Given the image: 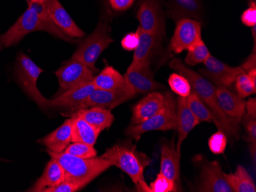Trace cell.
I'll return each mask as SVG.
<instances>
[{
  "label": "cell",
  "instance_id": "6da1fadb",
  "mask_svg": "<svg viewBox=\"0 0 256 192\" xmlns=\"http://www.w3.org/2000/svg\"><path fill=\"white\" fill-rule=\"evenodd\" d=\"M169 66L171 69L188 79L192 91L196 93L212 112L215 117L214 123L218 130L224 132L228 137L238 138L240 133V122L236 119L228 117L221 110L216 95V87L202 74L186 66L180 59L174 58L169 63Z\"/></svg>",
  "mask_w": 256,
  "mask_h": 192
},
{
  "label": "cell",
  "instance_id": "7a4b0ae2",
  "mask_svg": "<svg viewBox=\"0 0 256 192\" xmlns=\"http://www.w3.org/2000/svg\"><path fill=\"white\" fill-rule=\"evenodd\" d=\"M102 157L112 162L113 166H117L130 176L138 192H151L144 177V169L150 163V160L144 153L138 152L136 146L128 142L118 143L108 149Z\"/></svg>",
  "mask_w": 256,
  "mask_h": 192
},
{
  "label": "cell",
  "instance_id": "3957f363",
  "mask_svg": "<svg viewBox=\"0 0 256 192\" xmlns=\"http://www.w3.org/2000/svg\"><path fill=\"white\" fill-rule=\"evenodd\" d=\"M46 152L51 158L57 160L64 169V180L79 183L84 186L106 172L110 166H113L112 162L102 156L84 159L66 152L54 153L48 150H46Z\"/></svg>",
  "mask_w": 256,
  "mask_h": 192
},
{
  "label": "cell",
  "instance_id": "277c9868",
  "mask_svg": "<svg viewBox=\"0 0 256 192\" xmlns=\"http://www.w3.org/2000/svg\"><path fill=\"white\" fill-rule=\"evenodd\" d=\"M37 31H46L64 41H73L72 38L67 36L61 30L54 29L44 23L36 11L30 5L16 22L0 36V41L4 48H8L18 44L26 35Z\"/></svg>",
  "mask_w": 256,
  "mask_h": 192
},
{
  "label": "cell",
  "instance_id": "5b68a950",
  "mask_svg": "<svg viewBox=\"0 0 256 192\" xmlns=\"http://www.w3.org/2000/svg\"><path fill=\"white\" fill-rule=\"evenodd\" d=\"M26 54L20 52L17 55L15 66V77L23 91L42 110L51 108V100L46 98L37 87V81L43 72Z\"/></svg>",
  "mask_w": 256,
  "mask_h": 192
},
{
  "label": "cell",
  "instance_id": "8992f818",
  "mask_svg": "<svg viewBox=\"0 0 256 192\" xmlns=\"http://www.w3.org/2000/svg\"><path fill=\"white\" fill-rule=\"evenodd\" d=\"M110 31L108 21H100L94 31L80 43L72 58L86 64L94 72H98L96 61L102 52L114 41Z\"/></svg>",
  "mask_w": 256,
  "mask_h": 192
},
{
  "label": "cell",
  "instance_id": "52a82bcc",
  "mask_svg": "<svg viewBox=\"0 0 256 192\" xmlns=\"http://www.w3.org/2000/svg\"><path fill=\"white\" fill-rule=\"evenodd\" d=\"M166 104L165 107L155 114L153 117L146 120L143 123L132 125L130 124L125 130V134L130 138L139 140L140 137L146 132L160 130H176L178 120H176V102L174 96L170 92L166 93L165 95Z\"/></svg>",
  "mask_w": 256,
  "mask_h": 192
},
{
  "label": "cell",
  "instance_id": "ba28073f",
  "mask_svg": "<svg viewBox=\"0 0 256 192\" xmlns=\"http://www.w3.org/2000/svg\"><path fill=\"white\" fill-rule=\"evenodd\" d=\"M136 95V94L134 89L128 84L122 88L114 90L96 89L84 102L70 112L73 113L82 109L90 108L92 107H99L108 110H112L133 98Z\"/></svg>",
  "mask_w": 256,
  "mask_h": 192
},
{
  "label": "cell",
  "instance_id": "9c48e42d",
  "mask_svg": "<svg viewBox=\"0 0 256 192\" xmlns=\"http://www.w3.org/2000/svg\"><path fill=\"white\" fill-rule=\"evenodd\" d=\"M140 28L145 32L161 37L166 34L164 14L159 0H143L136 15Z\"/></svg>",
  "mask_w": 256,
  "mask_h": 192
},
{
  "label": "cell",
  "instance_id": "30bf717a",
  "mask_svg": "<svg viewBox=\"0 0 256 192\" xmlns=\"http://www.w3.org/2000/svg\"><path fill=\"white\" fill-rule=\"evenodd\" d=\"M150 60H146L136 64H130L124 75L126 82L136 94H148L164 88V85L155 81L150 69Z\"/></svg>",
  "mask_w": 256,
  "mask_h": 192
},
{
  "label": "cell",
  "instance_id": "8fae6325",
  "mask_svg": "<svg viewBox=\"0 0 256 192\" xmlns=\"http://www.w3.org/2000/svg\"><path fill=\"white\" fill-rule=\"evenodd\" d=\"M204 68L200 69V74L218 87H230L235 83L237 76L246 72L241 66L231 67L212 54L204 61Z\"/></svg>",
  "mask_w": 256,
  "mask_h": 192
},
{
  "label": "cell",
  "instance_id": "7c38bea8",
  "mask_svg": "<svg viewBox=\"0 0 256 192\" xmlns=\"http://www.w3.org/2000/svg\"><path fill=\"white\" fill-rule=\"evenodd\" d=\"M60 87L67 90L76 86L90 82L94 79V71L77 60L66 61L56 72Z\"/></svg>",
  "mask_w": 256,
  "mask_h": 192
},
{
  "label": "cell",
  "instance_id": "4fadbf2b",
  "mask_svg": "<svg viewBox=\"0 0 256 192\" xmlns=\"http://www.w3.org/2000/svg\"><path fill=\"white\" fill-rule=\"evenodd\" d=\"M202 40L201 23L191 18H182L176 21V26L171 38V50L176 54L188 50Z\"/></svg>",
  "mask_w": 256,
  "mask_h": 192
},
{
  "label": "cell",
  "instance_id": "5bb4252c",
  "mask_svg": "<svg viewBox=\"0 0 256 192\" xmlns=\"http://www.w3.org/2000/svg\"><path fill=\"white\" fill-rule=\"evenodd\" d=\"M46 8L53 23L70 38H82L86 33L71 18L58 0H46Z\"/></svg>",
  "mask_w": 256,
  "mask_h": 192
},
{
  "label": "cell",
  "instance_id": "9a60e30c",
  "mask_svg": "<svg viewBox=\"0 0 256 192\" xmlns=\"http://www.w3.org/2000/svg\"><path fill=\"white\" fill-rule=\"evenodd\" d=\"M200 179V192H234L224 177L222 168L217 162L208 163L204 166Z\"/></svg>",
  "mask_w": 256,
  "mask_h": 192
},
{
  "label": "cell",
  "instance_id": "2e32d148",
  "mask_svg": "<svg viewBox=\"0 0 256 192\" xmlns=\"http://www.w3.org/2000/svg\"><path fill=\"white\" fill-rule=\"evenodd\" d=\"M166 104L165 96L160 93H148L142 100L134 107L130 124L136 125L146 121L158 114Z\"/></svg>",
  "mask_w": 256,
  "mask_h": 192
},
{
  "label": "cell",
  "instance_id": "e0dca14e",
  "mask_svg": "<svg viewBox=\"0 0 256 192\" xmlns=\"http://www.w3.org/2000/svg\"><path fill=\"white\" fill-rule=\"evenodd\" d=\"M96 90L94 84L90 82L76 86L72 88L64 90V92L51 100V107L68 109L69 112L74 110L76 107L88 97V96Z\"/></svg>",
  "mask_w": 256,
  "mask_h": 192
},
{
  "label": "cell",
  "instance_id": "ac0fdd59",
  "mask_svg": "<svg viewBox=\"0 0 256 192\" xmlns=\"http://www.w3.org/2000/svg\"><path fill=\"white\" fill-rule=\"evenodd\" d=\"M216 95L218 106L224 114L241 121L246 114V101L226 87H217Z\"/></svg>",
  "mask_w": 256,
  "mask_h": 192
},
{
  "label": "cell",
  "instance_id": "d6986e66",
  "mask_svg": "<svg viewBox=\"0 0 256 192\" xmlns=\"http://www.w3.org/2000/svg\"><path fill=\"white\" fill-rule=\"evenodd\" d=\"M176 120H178L176 130L178 131L176 150L178 153H180L182 142L188 137V134L194 130V127L200 123L190 109L186 97H180V96L178 97Z\"/></svg>",
  "mask_w": 256,
  "mask_h": 192
},
{
  "label": "cell",
  "instance_id": "ffe728a7",
  "mask_svg": "<svg viewBox=\"0 0 256 192\" xmlns=\"http://www.w3.org/2000/svg\"><path fill=\"white\" fill-rule=\"evenodd\" d=\"M168 8L169 16L176 21L182 18L200 19L202 14L201 0H168Z\"/></svg>",
  "mask_w": 256,
  "mask_h": 192
},
{
  "label": "cell",
  "instance_id": "44dd1931",
  "mask_svg": "<svg viewBox=\"0 0 256 192\" xmlns=\"http://www.w3.org/2000/svg\"><path fill=\"white\" fill-rule=\"evenodd\" d=\"M72 142V119H67L62 125L47 135L37 143L54 153L64 152Z\"/></svg>",
  "mask_w": 256,
  "mask_h": 192
},
{
  "label": "cell",
  "instance_id": "7402d4cb",
  "mask_svg": "<svg viewBox=\"0 0 256 192\" xmlns=\"http://www.w3.org/2000/svg\"><path fill=\"white\" fill-rule=\"evenodd\" d=\"M64 179V171L57 160L52 158L46 165L41 177L36 182L34 186L28 192H42L47 188L53 187L60 184Z\"/></svg>",
  "mask_w": 256,
  "mask_h": 192
},
{
  "label": "cell",
  "instance_id": "603a6c76",
  "mask_svg": "<svg viewBox=\"0 0 256 192\" xmlns=\"http://www.w3.org/2000/svg\"><path fill=\"white\" fill-rule=\"evenodd\" d=\"M180 153L169 145L161 148L160 170V173L178 184L180 173Z\"/></svg>",
  "mask_w": 256,
  "mask_h": 192
},
{
  "label": "cell",
  "instance_id": "cb8c5ba5",
  "mask_svg": "<svg viewBox=\"0 0 256 192\" xmlns=\"http://www.w3.org/2000/svg\"><path fill=\"white\" fill-rule=\"evenodd\" d=\"M71 119L72 142L94 146L100 133L76 112L72 113Z\"/></svg>",
  "mask_w": 256,
  "mask_h": 192
},
{
  "label": "cell",
  "instance_id": "d4e9b609",
  "mask_svg": "<svg viewBox=\"0 0 256 192\" xmlns=\"http://www.w3.org/2000/svg\"><path fill=\"white\" fill-rule=\"evenodd\" d=\"M76 112L99 133L112 127L114 120V117L110 110L102 107H92L82 109Z\"/></svg>",
  "mask_w": 256,
  "mask_h": 192
},
{
  "label": "cell",
  "instance_id": "484cf974",
  "mask_svg": "<svg viewBox=\"0 0 256 192\" xmlns=\"http://www.w3.org/2000/svg\"><path fill=\"white\" fill-rule=\"evenodd\" d=\"M92 83L96 89L104 90H118L128 84L124 75L108 64H106L104 68L94 77Z\"/></svg>",
  "mask_w": 256,
  "mask_h": 192
},
{
  "label": "cell",
  "instance_id": "4316f807",
  "mask_svg": "<svg viewBox=\"0 0 256 192\" xmlns=\"http://www.w3.org/2000/svg\"><path fill=\"white\" fill-rule=\"evenodd\" d=\"M136 31L139 35V44L134 50L132 64L146 60H151L158 48L159 40L160 38V37L145 32L140 27H138Z\"/></svg>",
  "mask_w": 256,
  "mask_h": 192
},
{
  "label": "cell",
  "instance_id": "83f0119b",
  "mask_svg": "<svg viewBox=\"0 0 256 192\" xmlns=\"http://www.w3.org/2000/svg\"><path fill=\"white\" fill-rule=\"evenodd\" d=\"M226 179L234 192H256V187L254 182L245 168L238 166L234 173H224Z\"/></svg>",
  "mask_w": 256,
  "mask_h": 192
},
{
  "label": "cell",
  "instance_id": "f1b7e54d",
  "mask_svg": "<svg viewBox=\"0 0 256 192\" xmlns=\"http://www.w3.org/2000/svg\"><path fill=\"white\" fill-rule=\"evenodd\" d=\"M188 104L190 109L197 120L201 122H214L215 120L214 114L208 108L204 100L196 93L192 91L188 97Z\"/></svg>",
  "mask_w": 256,
  "mask_h": 192
},
{
  "label": "cell",
  "instance_id": "f546056e",
  "mask_svg": "<svg viewBox=\"0 0 256 192\" xmlns=\"http://www.w3.org/2000/svg\"><path fill=\"white\" fill-rule=\"evenodd\" d=\"M210 55V51L202 39L188 49V54L186 56L185 63L190 66L197 65L204 63Z\"/></svg>",
  "mask_w": 256,
  "mask_h": 192
},
{
  "label": "cell",
  "instance_id": "4dcf8cb0",
  "mask_svg": "<svg viewBox=\"0 0 256 192\" xmlns=\"http://www.w3.org/2000/svg\"><path fill=\"white\" fill-rule=\"evenodd\" d=\"M168 84L172 91L180 97H188L192 92V88L188 79L181 74L176 73L171 74L168 79Z\"/></svg>",
  "mask_w": 256,
  "mask_h": 192
},
{
  "label": "cell",
  "instance_id": "1f68e13d",
  "mask_svg": "<svg viewBox=\"0 0 256 192\" xmlns=\"http://www.w3.org/2000/svg\"><path fill=\"white\" fill-rule=\"evenodd\" d=\"M237 94L242 98L250 97L256 94V84L253 82L247 73H242L237 76L235 81Z\"/></svg>",
  "mask_w": 256,
  "mask_h": 192
},
{
  "label": "cell",
  "instance_id": "d6a6232c",
  "mask_svg": "<svg viewBox=\"0 0 256 192\" xmlns=\"http://www.w3.org/2000/svg\"><path fill=\"white\" fill-rule=\"evenodd\" d=\"M64 152L84 159L94 158L97 156L98 154L94 146L83 143H73L72 144H69Z\"/></svg>",
  "mask_w": 256,
  "mask_h": 192
},
{
  "label": "cell",
  "instance_id": "836d02e7",
  "mask_svg": "<svg viewBox=\"0 0 256 192\" xmlns=\"http://www.w3.org/2000/svg\"><path fill=\"white\" fill-rule=\"evenodd\" d=\"M151 192H178L176 183L174 181L168 179L164 176L159 173L156 179L150 185Z\"/></svg>",
  "mask_w": 256,
  "mask_h": 192
},
{
  "label": "cell",
  "instance_id": "e575fe53",
  "mask_svg": "<svg viewBox=\"0 0 256 192\" xmlns=\"http://www.w3.org/2000/svg\"><path fill=\"white\" fill-rule=\"evenodd\" d=\"M227 143H228V140H227L226 135L224 132L218 130L217 133L211 136L208 140V148L214 154H222L226 148Z\"/></svg>",
  "mask_w": 256,
  "mask_h": 192
},
{
  "label": "cell",
  "instance_id": "d590c367",
  "mask_svg": "<svg viewBox=\"0 0 256 192\" xmlns=\"http://www.w3.org/2000/svg\"><path fill=\"white\" fill-rule=\"evenodd\" d=\"M84 187L86 186L79 183L64 180L57 186L47 188L42 192H76Z\"/></svg>",
  "mask_w": 256,
  "mask_h": 192
},
{
  "label": "cell",
  "instance_id": "8d00e7d4",
  "mask_svg": "<svg viewBox=\"0 0 256 192\" xmlns=\"http://www.w3.org/2000/svg\"><path fill=\"white\" fill-rule=\"evenodd\" d=\"M242 22L248 27L256 25V3L254 1H251L250 7L242 12L241 15Z\"/></svg>",
  "mask_w": 256,
  "mask_h": 192
},
{
  "label": "cell",
  "instance_id": "74e56055",
  "mask_svg": "<svg viewBox=\"0 0 256 192\" xmlns=\"http://www.w3.org/2000/svg\"><path fill=\"white\" fill-rule=\"evenodd\" d=\"M139 44V35L138 32H130L124 37L122 41V46L126 51H134Z\"/></svg>",
  "mask_w": 256,
  "mask_h": 192
},
{
  "label": "cell",
  "instance_id": "f35d334b",
  "mask_svg": "<svg viewBox=\"0 0 256 192\" xmlns=\"http://www.w3.org/2000/svg\"><path fill=\"white\" fill-rule=\"evenodd\" d=\"M248 133V141L253 144V147H256V119L248 117L246 123L245 124Z\"/></svg>",
  "mask_w": 256,
  "mask_h": 192
},
{
  "label": "cell",
  "instance_id": "ab89813d",
  "mask_svg": "<svg viewBox=\"0 0 256 192\" xmlns=\"http://www.w3.org/2000/svg\"><path fill=\"white\" fill-rule=\"evenodd\" d=\"M135 0H109L110 6L117 12H123L130 8Z\"/></svg>",
  "mask_w": 256,
  "mask_h": 192
},
{
  "label": "cell",
  "instance_id": "60d3db41",
  "mask_svg": "<svg viewBox=\"0 0 256 192\" xmlns=\"http://www.w3.org/2000/svg\"><path fill=\"white\" fill-rule=\"evenodd\" d=\"M243 70L246 72L252 68H256V51H253L250 57L246 60L245 62L243 63L242 65L241 66Z\"/></svg>",
  "mask_w": 256,
  "mask_h": 192
},
{
  "label": "cell",
  "instance_id": "b9f144b4",
  "mask_svg": "<svg viewBox=\"0 0 256 192\" xmlns=\"http://www.w3.org/2000/svg\"><path fill=\"white\" fill-rule=\"evenodd\" d=\"M246 109L247 110V117L256 119V98H250L246 101Z\"/></svg>",
  "mask_w": 256,
  "mask_h": 192
},
{
  "label": "cell",
  "instance_id": "7bdbcfd3",
  "mask_svg": "<svg viewBox=\"0 0 256 192\" xmlns=\"http://www.w3.org/2000/svg\"><path fill=\"white\" fill-rule=\"evenodd\" d=\"M30 1L33 2H37V3H44L46 0H30Z\"/></svg>",
  "mask_w": 256,
  "mask_h": 192
},
{
  "label": "cell",
  "instance_id": "ee69618b",
  "mask_svg": "<svg viewBox=\"0 0 256 192\" xmlns=\"http://www.w3.org/2000/svg\"><path fill=\"white\" fill-rule=\"evenodd\" d=\"M2 48H4V45H2V43L0 41V51H2Z\"/></svg>",
  "mask_w": 256,
  "mask_h": 192
},
{
  "label": "cell",
  "instance_id": "f6af8a7d",
  "mask_svg": "<svg viewBox=\"0 0 256 192\" xmlns=\"http://www.w3.org/2000/svg\"><path fill=\"white\" fill-rule=\"evenodd\" d=\"M2 161H7V160H2V159H0V162H2Z\"/></svg>",
  "mask_w": 256,
  "mask_h": 192
}]
</instances>
